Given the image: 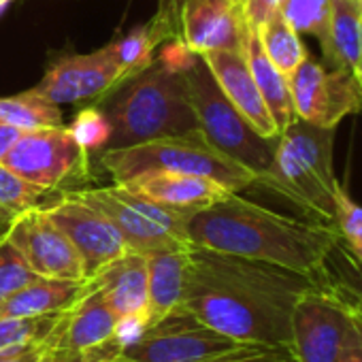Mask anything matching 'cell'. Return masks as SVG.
<instances>
[{
	"label": "cell",
	"mask_w": 362,
	"mask_h": 362,
	"mask_svg": "<svg viewBox=\"0 0 362 362\" xmlns=\"http://www.w3.org/2000/svg\"><path fill=\"white\" fill-rule=\"evenodd\" d=\"M7 224H9V220L3 214H0V226H7Z\"/></svg>",
	"instance_id": "obj_40"
},
{
	"label": "cell",
	"mask_w": 362,
	"mask_h": 362,
	"mask_svg": "<svg viewBox=\"0 0 362 362\" xmlns=\"http://www.w3.org/2000/svg\"><path fill=\"white\" fill-rule=\"evenodd\" d=\"M351 322L347 284L328 275L300 296L292 311L290 351L296 362H339Z\"/></svg>",
	"instance_id": "obj_7"
},
{
	"label": "cell",
	"mask_w": 362,
	"mask_h": 362,
	"mask_svg": "<svg viewBox=\"0 0 362 362\" xmlns=\"http://www.w3.org/2000/svg\"><path fill=\"white\" fill-rule=\"evenodd\" d=\"M334 128H320L294 119L277 139L271 170L256 186L281 194L315 222L334 224V194L339 179L332 170Z\"/></svg>",
	"instance_id": "obj_4"
},
{
	"label": "cell",
	"mask_w": 362,
	"mask_h": 362,
	"mask_svg": "<svg viewBox=\"0 0 362 362\" xmlns=\"http://www.w3.org/2000/svg\"><path fill=\"white\" fill-rule=\"evenodd\" d=\"M339 233L341 247L354 258L356 267L362 273V207L351 201L343 186H339L334 194V224Z\"/></svg>",
	"instance_id": "obj_28"
},
{
	"label": "cell",
	"mask_w": 362,
	"mask_h": 362,
	"mask_svg": "<svg viewBox=\"0 0 362 362\" xmlns=\"http://www.w3.org/2000/svg\"><path fill=\"white\" fill-rule=\"evenodd\" d=\"M188 56L190 52L181 39H175L147 69L107 94L100 109L107 139L100 151L199 128L181 69Z\"/></svg>",
	"instance_id": "obj_3"
},
{
	"label": "cell",
	"mask_w": 362,
	"mask_h": 362,
	"mask_svg": "<svg viewBox=\"0 0 362 362\" xmlns=\"http://www.w3.org/2000/svg\"><path fill=\"white\" fill-rule=\"evenodd\" d=\"M49 194L47 190L33 186L13 170H9L0 162V214L9 222L26 209L43 205V197Z\"/></svg>",
	"instance_id": "obj_29"
},
{
	"label": "cell",
	"mask_w": 362,
	"mask_h": 362,
	"mask_svg": "<svg viewBox=\"0 0 362 362\" xmlns=\"http://www.w3.org/2000/svg\"><path fill=\"white\" fill-rule=\"evenodd\" d=\"M162 41H170V37L166 35V30L160 24H156L151 20L149 24L139 26L132 33L109 43V49H111L115 62L119 64L124 77L130 79L153 62V52Z\"/></svg>",
	"instance_id": "obj_25"
},
{
	"label": "cell",
	"mask_w": 362,
	"mask_h": 362,
	"mask_svg": "<svg viewBox=\"0 0 362 362\" xmlns=\"http://www.w3.org/2000/svg\"><path fill=\"white\" fill-rule=\"evenodd\" d=\"M117 362H119V360H117Z\"/></svg>",
	"instance_id": "obj_43"
},
{
	"label": "cell",
	"mask_w": 362,
	"mask_h": 362,
	"mask_svg": "<svg viewBox=\"0 0 362 362\" xmlns=\"http://www.w3.org/2000/svg\"><path fill=\"white\" fill-rule=\"evenodd\" d=\"M41 207L79 252L88 279L128 252L117 228L98 209L71 192H58L52 203H43Z\"/></svg>",
	"instance_id": "obj_12"
},
{
	"label": "cell",
	"mask_w": 362,
	"mask_h": 362,
	"mask_svg": "<svg viewBox=\"0 0 362 362\" xmlns=\"http://www.w3.org/2000/svg\"><path fill=\"white\" fill-rule=\"evenodd\" d=\"M188 250L190 247L147 254V290H149L147 324L181 307L186 267H188Z\"/></svg>",
	"instance_id": "obj_22"
},
{
	"label": "cell",
	"mask_w": 362,
	"mask_h": 362,
	"mask_svg": "<svg viewBox=\"0 0 362 362\" xmlns=\"http://www.w3.org/2000/svg\"><path fill=\"white\" fill-rule=\"evenodd\" d=\"M117 339H124L119 332V320L107 305L100 290L86 281V292L66 311L62 330L56 339V351L86 354Z\"/></svg>",
	"instance_id": "obj_18"
},
{
	"label": "cell",
	"mask_w": 362,
	"mask_h": 362,
	"mask_svg": "<svg viewBox=\"0 0 362 362\" xmlns=\"http://www.w3.org/2000/svg\"><path fill=\"white\" fill-rule=\"evenodd\" d=\"M88 281L100 290L107 305L119 320V332L124 341L134 337L147 324L149 290L145 254L128 250Z\"/></svg>",
	"instance_id": "obj_14"
},
{
	"label": "cell",
	"mask_w": 362,
	"mask_h": 362,
	"mask_svg": "<svg viewBox=\"0 0 362 362\" xmlns=\"http://www.w3.org/2000/svg\"><path fill=\"white\" fill-rule=\"evenodd\" d=\"M317 281L271 262L190 245L181 307L241 345L290 347L292 311Z\"/></svg>",
	"instance_id": "obj_1"
},
{
	"label": "cell",
	"mask_w": 362,
	"mask_h": 362,
	"mask_svg": "<svg viewBox=\"0 0 362 362\" xmlns=\"http://www.w3.org/2000/svg\"><path fill=\"white\" fill-rule=\"evenodd\" d=\"M322 64L354 75L362 52V3L360 0H332L330 22L320 39Z\"/></svg>",
	"instance_id": "obj_20"
},
{
	"label": "cell",
	"mask_w": 362,
	"mask_h": 362,
	"mask_svg": "<svg viewBox=\"0 0 362 362\" xmlns=\"http://www.w3.org/2000/svg\"><path fill=\"white\" fill-rule=\"evenodd\" d=\"M0 119L28 132L39 128L64 126V117L58 105L45 100L37 92L28 90L16 96L0 98Z\"/></svg>",
	"instance_id": "obj_27"
},
{
	"label": "cell",
	"mask_w": 362,
	"mask_h": 362,
	"mask_svg": "<svg viewBox=\"0 0 362 362\" xmlns=\"http://www.w3.org/2000/svg\"><path fill=\"white\" fill-rule=\"evenodd\" d=\"M22 132L24 130H20V128H16V126H11V124L0 119V162H3V158L11 151L16 141L22 136Z\"/></svg>",
	"instance_id": "obj_38"
},
{
	"label": "cell",
	"mask_w": 362,
	"mask_h": 362,
	"mask_svg": "<svg viewBox=\"0 0 362 362\" xmlns=\"http://www.w3.org/2000/svg\"><path fill=\"white\" fill-rule=\"evenodd\" d=\"M124 345V339H117L100 349H92L86 354H62V351H54L52 362H117L119 358V349Z\"/></svg>",
	"instance_id": "obj_36"
},
{
	"label": "cell",
	"mask_w": 362,
	"mask_h": 362,
	"mask_svg": "<svg viewBox=\"0 0 362 362\" xmlns=\"http://www.w3.org/2000/svg\"><path fill=\"white\" fill-rule=\"evenodd\" d=\"M188 241L197 247L271 262L313 279L328 275L341 250L334 226L296 220L239 197V192L192 214Z\"/></svg>",
	"instance_id": "obj_2"
},
{
	"label": "cell",
	"mask_w": 362,
	"mask_h": 362,
	"mask_svg": "<svg viewBox=\"0 0 362 362\" xmlns=\"http://www.w3.org/2000/svg\"><path fill=\"white\" fill-rule=\"evenodd\" d=\"M5 237L20 250L39 277L86 281V269L71 239L49 220L43 207L16 216L5 226Z\"/></svg>",
	"instance_id": "obj_11"
},
{
	"label": "cell",
	"mask_w": 362,
	"mask_h": 362,
	"mask_svg": "<svg viewBox=\"0 0 362 362\" xmlns=\"http://www.w3.org/2000/svg\"><path fill=\"white\" fill-rule=\"evenodd\" d=\"M66 311L47 315H0V351L54 343L62 330Z\"/></svg>",
	"instance_id": "obj_24"
},
{
	"label": "cell",
	"mask_w": 362,
	"mask_h": 362,
	"mask_svg": "<svg viewBox=\"0 0 362 362\" xmlns=\"http://www.w3.org/2000/svg\"><path fill=\"white\" fill-rule=\"evenodd\" d=\"M256 33L260 37L262 49L269 56V60L288 77L309 56L307 47L300 41V35L284 20L279 11L271 16Z\"/></svg>",
	"instance_id": "obj_26"
},
{
	"label": "cell",
	"mask_w": 362,
	"mask_h": 362,
	"mask_svg": "<svg viewBox=\"0 0 362 362\" xmlns=\"http://www.w3.org/2000/svg\"><path fill=\"white\" fill-rule=\"evenodd\" d=\"M86 281L37 277L0 305V315H47L69 311L86 292Z\"/></svg>",
	"instance_id": "obj_23"
},
{
	"label": "cell",
	"mask_w": 362,
	"mask_h": 362,
	"mask_svg": "<svg viewBox=\"0 0 362 362\" xmlns=\"http://www.w3.org/2000/svg\"><path fill=\"white\" fill-rule=\"evenodd\" d=\"M294 115L320 128H337L351 113L362 111V94L351 73L334 71L307 56L288 77Z\"/></svg>",
	"instance_id": "obj_10"
},
{
	"label": "cell",
	"mask_w": 362,
	"mask_h": 362,
	"mask_svg": "<svg viewBox=\"0 0 362 362\" xmlns=\"http://www.w3.org/2000/svg\"><path fill=\"white\" fill-rule=\"evenodd\" d=\"M98 162L115 184L143 173H184L214 179L233 192L256 186V175L214 147L199 128L130 147L98 151Z\"/></svg>",
	"instance_id": "obj_5"
},
{
	"label": "cell",
	"mask_w": 362,
	"mask_h": 362,
	"mask_svg": "<svg viewBox=\"0 0 362 362\" xmlns=\"http://www.w3.org/2000/svg\"><path fill=\"white\" fill-rule=\"evenodd\" d=\"M186 5V0H158V11L151 18L156 24H160L170 41L179 39L181 33V7Z\"/></svg>",
	"instance_id": "obj_35"
},
{
	"label": "cell",
	"mask_w": 362,
	"mask_h": 362,
	"mask_svg": "<svg viewBox=\"0 0 362 362\" xmlns=\"http://www.w3.org/2000/svg\"><path fill=\"white\" fill-rule=\"evenodd\" d=\"M37 277L39 275L30 269L20 250L5 237V233L0 235V305Z\"/></svg>",
	"instance_id": "obj_31"
},
{
	"label": "cell",
	"mask_w": 362,
	"mask_h": 362,
	"mask_svg": "<svg viewBox=\"0 0 362 362\" xmlns=\"http://www.w3.org/2000/svg\"><path fill=\"white\" fill-rule=\"evenodd\" d=\"M245 20L239 0H186L179 39L190 54L243 52Z\"/></svg>",
	"instance_id": "obj_15"
},
{
	"label": "cell",
	"mask_w": 362,
	"mask_h": 362,
	"mask_svg": "<svg viewBox=\"0 0 362 362\" xmlns=\"http://www.w3.org/2000/svg\"><path fill=\"white\" fill-rule=\"evenodd\" d=\"M241 343L177 307L143 326L119 349V362H205Z\"/></svg>",
	"instance_id": "obj_8"
},
{
	"label": "cell",
	"mask_w": 362,
	"mask_h": 362,
	"mask_svg": "<svg viewBox=\"0 0 362 362\" xmlns=\"http://www.w3.org/2000/svg\"><path fill=\"white\" fill-rule=\"evenodd\" d=\"M360 3H362V0H360Z\"/></svg>",
	"instance_id": "obj_42"
},
{
	"label": "cell",
	"mask_w": 362,
	"mask_h": 362,
	"mask_svg": "<svg viewBox=\"0 0 362 362\" xmlns=\"http://www.w3.org/2000/svg\"><path fill=\"white\" fill-rule=\"evenodd\" d=\"M3 164L18 177L47 192H62L88 177V147L73 128L52 126L22 132Z\"/></svg>",
	"instance_id": "obj_9"
},
{
	"label": "cell",
	"mask_w": 362,
	"mask_h": 362,
	"mask_svg": "<svg viewBox=\"0 0 362 362\" xmlns=\"http://www.w3.org/2000/svg\"><path fill=\"white\" fill-rule=\"evenodd\" d=\"M56 351L54 343L20 347V349H5L0 351V362H52Z\"/></svg>",
	"instance_id": "obj_37"
},
{
	"label": "cell",
	"mask_w": 362,
	"mask_h": 362,
	"mask_svg": "<svg viewBox=\"0 0 362 362\" xmlns=\"http://www.w3.org/2000/svg\"><path fill=\"white\" fill-rule=\"evenodd\" d=\"M347 290H349L351 322L339 362H362V290H354L351 286H347Z\"/></svg>",
	"instance_id": "obj_33"
},
{
	"label": "cell",
	"mask_w": 362,
	"mask_h": 362,
	"mask_svg": "<svg viewBox=\"0 0 362 362\" xmlns=\"http://www.w3.org/2000/svg\"><path fill=\"white\" fill-rule=\"evenodd\" d=\"M205 362H296L290 347L273 345H237Z\"/></svg>",
	"instance_id": "obj_32"
},
{
	"label": "cell",
	"mask_w": 362,
	"mask_h": 362,
	"mask_svg": "<svg viewBox=\"0 0 362 362\" xmlns=\"http://www.w3.org/2000/svg\"><path fill=\"white\" fill-rule=\"evenodd\" d=\"M332 0H286L279 13L298 33L322 39L330 22Z\"/></svg>",
	"instance_id": "obj_30"
},
{
	"label": "cell",
	"mask_w": 362,
	"mask_h": 362,
	"mask_svg": "<svg viewBox=\"0 0 362 362\" xmlns=\"http://www.w3.org/2000/svg\"><path fill=\"white\" fill-rule=\"evenodd\" d=\"M73 197L81 199L83 203L98 209L124 237L128 250L139 254H153L164 250H181L190 247L188 241L175 237L166 228L158 226L156 222L147 220L143 214H139L134 207H130L115 188H86V190H64Z\"/></svg>",
	"instance_id": "obj_16"
},
{
	"label": "cell",
	"mask_w": 362,
	"mask_h": 362,
	"mask_svg": "<svg viewBox=\"0 0 362 362\" xmlns=\"http://www.w3.org/2000/svg\"><path fill=\"white\" fill-rule=\"evenodd\" d=\"M239 3H243V0H239Z\"/></svg>",
	"instance_id": "obj_41"
},
{
	"label": "cell",
	"mask_w": 362,
	"mask_h": 362,
	"mask_svg": "<svg viewBox=\"0 0 362 362\" xmlns=\"http://www.w3.org/2000/svg\"><path fill=\"white\" fill-rule=\"evenodd\" d=\"M122 81H126V77L109 45H105L92 54L56 58L33 92L60 107L105 98Z\"/></svg>",
	"instance_id": "obj_13"
},
{
	"label": "cell",
	"mask_w": 362,
	"mask_h": 362,
	"mask_svg": "<svg viewBox=\"0 0 362 362\" xmlns=\"http://www.w3.org/2000/svg\"><path fill=\"white\" fill-rule=\"evenodd\" d=\"M119 186L184 214H197L233 194V190L214 179L184 173H143Z\"/></svg>",
	"instance_id": "obj_17"
},
{
	"label": "cell",
	"mask_w": 362,
	"mask_h": 362,
	"mask_svg": "<svg viewBox=\"0 0 362 362\" xmlns=\"http://www.w3.org/2000/svg\"><path fill=\"white\" fill-rule=\"evenodd\" d=\"M286 0H243L241 11L245 26L252 30H258L271 16H275Z\"/></svg>",
	"instance_id": "obj_34"
},
{
	"label": "cell",
	"mask_w": 362,
	"mask_h": 362,
	"mask_svg": "<svg viewBox=\"0 0 362 362\" xmlns=\"http://www.w3.org/2000/svg\"><path fill=\"white\" fill-rule=\"evenodd\" d=\"M243 54L247 60V66L252 71V77L264 98V105L279 130V134L296 119L294 107H292V96H290V81L288 75H284L264 54L260 37L256 30L247 28L245 30V41H243Z\"/></svg>",
	"instance_id": "obj_21"
},
{
	"label": "cell",
	"mask_w": 362,
	"mask_h": 362,
	"mask_svg": "<svg viewBox=\"0 0 362 362\" xmlns=\"http://www.w3.org/2000/svg\"><path fill=\"white\" fill-rule=\"evenodd\" d=\"M354 77L358 81V88H360V94H362V52H360V58H358V64L354 69Z\"/></svg>",
	"instance_id": "obj_39"
},
{
	"label": "cell",
	"mask_w": 362,
	"mask_h": 362,
	"mask_svg": "<svg viewBox=\"0 0 362 362\" xmlns=\"http://www.w3.org/2000/svg\"><path fill=\"white\" fill-rule=\"evenodd\" d=\"M186 77L190 105L199 124V130L222 153L250 168L256 175V184L271 170L277 139L262 136L226 98L218 81L214 79L203 56L190 54L181 64Z\"/></svg>",
	"instance_id": "obj_6"
},
{
	"label": "cell",
	"mask_w": 362,
	"mask_h": 362,
	"mask_svg": "<svg viewBox=\"0 0 362 362\" xmlns=\"http://www.w3.org/2000/svg\"><path fill=\"white\" fill-rule=\"evenodd\" d=\"M205 64L209 66L214 79L226 94V98L239 109V113L262 134L269 139H277L279 130L264 105V98L252 77L243 52H209L203 54Z\"/></svg>",
	"instance_id": "obj_19"
}]
</instances>
